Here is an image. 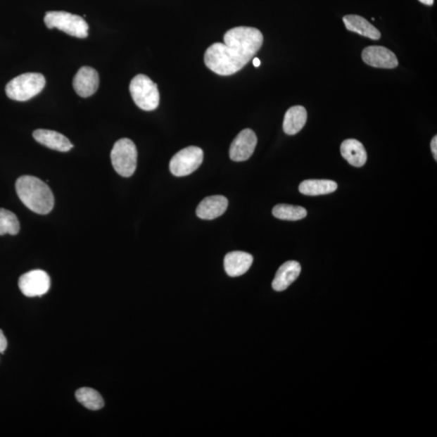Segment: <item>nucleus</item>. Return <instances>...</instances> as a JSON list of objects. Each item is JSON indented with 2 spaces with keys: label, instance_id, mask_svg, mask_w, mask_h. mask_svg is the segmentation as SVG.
<instances>
[{
  "label": "nucleus",
  "instance_id": "f257e3e1",
  "mask_svg": "<svg viewBox=\"0 0 437 437\" xmlns=\"http://www.w3.org/2000/svg\"><path fill=\"white\" fill-rule=\"evenodd\" d=\"M224 41L208 49L204 63L217 75H231L241 71L260 50L263 36L258 29L241 26L227 32Z\"/></svg>",
  "mask_w": 437,
  "mask_h": 437
},
{
  "label": "nucleus",
  "instance_id": "f03ea898",
  "mask_svg": "<svg viewBox=\"0 0 437 437\" xmlns=\"http://www.w3.org/2000/svg\"><path fill=\"white\" fill-rule=\"evenodd\" d=\"M18 196L27 208L37 214L50 213L55 205V197L44 182L36 177L23 176L15 182Z\"/></svg>",
  "mask_w": 437,
  "mask_h": 437
},
{
  "label": "nucleus",
  "instance_id": "7ed1b4c3",
  "mask_svg": "<svg viewBox=\"0 0 437 437\" xmlns=\"http://www.w3.org/2000/svg\"><path fill=\"white\" fill-rule=\"evenodd\" d=\"M45 85L44 75L40 73H25L10 80L5 91L10 99L26 101L39 94Z\"/></svg>",
  "mask_w": 437,
  "mask_h": 437
},
{
  "label": "nucleus",
  "instance_id": "20e7f679",
  "mask_svg": "<svg viewBox=\"0 0 437 437\" xmlns=\"http://www.w3.org/2000/svg\"><path fill=\"white\" fill-rule=\"evenodd\" d=\"M129 91L134 103L145 111H152L158 107L160 94L158 84L147 75L139 74L129 84Z\"/></svg>",
  "mask_w": 437,
  "mask_h": 437
},
{
  "label": "nucleus",
  "instance_id": "39448f33",
  "mask_svg": "<svg viewBox=\"0 0 437 437\" xmlns=\"http://www.w3.org/2000/svg\"><path fill=\"white\" fill-rule=\"evenodd\" d=\"M113 169L118 175L129 177L134 175L137 166V146L129 139L118 140L111 151Z\"/></svg>",
  "mask_w": 437,
  "mask_h": 437
},
{
  "label": "nucleus",
  "instance_id": "423d86ee",
  "mask_svg": "<svg viewBox=\"0 0 437 437\" xmlns=\"http://www.w3.org/2000/svg\"><path fill=\"white\" fill-rule=\"evenodd\" d=\"M49 29H58L70 36L85 39L89 35V25L84 18L66 12H48L44 18Z\"/></svg>",
  "mask_w": 437,
  "mask_h": 437
},
{
  "label": "nucleus",
  "instance_id": "0eeeda50",
  "mask_svg": "<svg viewBox=\"0 0 437 437\" xmlns=\"http://www.w3.org/2000/svg\"><path fill=\"white\" fill-rule=\"evenodd\" d=\"M203 160V151L196 146L183 148L170 160V169L172 175L185 177L199 168Z\"/></svg>",
  "mask_w": 437,
  "mask_h": 437
},
{
  "label": "nucleus",
  "instance_id": "6e6552de",
  "mask_svg": "<svg viewBox=\"0 0 437 437\" xmlns=\"http://www.w3.org/2000/svg\"><path fill=\"white\" fill-rule=\"evenodd\" d=\"M18 284L21 293L28 298H34L47 293L51 288V279L42 270H34L21 275Z\"/></svg>",
  "mask_w": 437,
  "mask_h": 437
},
{
  "label": "nucleus",
  "instance_id": "1a4fd4ad",
  "mask_svg": "<svg viewBox=\"0 0 437 437\" xmlns=\"http://www.w3.org/2000/svg\"><path fill=\"white\" fill-rule=\"evenodd\" d=\"M258 143L256 134L251 129H243L232 143L229 156L232 160L245 161L251 158Z\"/></svg>",
  "mask_w": 437,
  "mask_h": 437
},
{
  "label": "nucleus",
  "instance_id": "9d476101",
  "mask_svg": "<svg viewBox=\"0 0 437 437\" xmlns=\"http://www.w3.org/2000/svg\"><path fill=\"white\" fill-rule=\"evenodd\" d=\"M362 59L366 64L377 68L393 69L398 65L395 53L379 46L366 47L362 52Z\"/></svg>",
  "mask_w": 437,
  "mask_h": 437
},
{
  "label": "nucleus",
  "instance_id": "9b49d317",
  "mask_svg": "<svg viewBox=\"0 0 437 437\" xmlns=\"http://www.w3.org/2000/svg\"><path fill=\"white\" fill-rule=\"evenodd\" d=\"M99 75L94 68L83 67L75 75L73 87L80 96L89 97L99 89Z\"/></svg>",
  "mask_w": 437,
  "mask_h": 437
},
{
  "label": "nucleus",
  "instance_id": "f8f14e48",
  "mask_svg": "<svg viewBox=\"0 0 437 437\" xmlns=\"http://www.w3.org/2000/svg\"><path fill=\"white\" fill-rule=\"evenodd\" d=\"M253 261V256L250 253L242 251L230 252L224 257L225 272L231 277H241L249 271Z\"/></svg>",
  "mask_w": 437,
  "mask_h": 437
},
{
  "label": "nucleus",
  "instance_id": "ddd939ff",
  "mask_svg": "<svg viewBox=\"0 0 437 437\" xmlns=\"http://www.w3.org/2000/svg\"><path fill=\"white\" fill-rule=\"evenodd\" d=\"M32 136L37 142L58 152L66 153L73 148V144L66 137L51 129H36Z\"/></svg>",
  "mask_w": 437,
  "mask_h": 437
},
{
  "label": "nucleus",
  "instance_id": "4468645a",
  "mask_svg": "<svg viewBox=\"0 0 437 437\" xmlns=\"http://www.w3.org/2000/svg\"><path fill=\"white\" fill-rule=\"evenodd\" d=\"M229 206V201L224 196H213L205 198L198 204L197 217L202 220H214L222 215Z\"/></svg>",
  "mask_w": 437,
  "mask_h": 437
},
{
  "label": "nucleus",
  "instance_id": "2eb2a0df",
  "mask_svg": "<svg viewBox=\"0 0 437 437\" xmlns=\"http://www.w3.org/2000/svg\"><path fill=\"white\" fill-rule=\"evenodd\" d=\"M301 272L300 263L296 261H289L280 267L275 274L272 282V288L274 291H282L287 289L289 286L296 281Z\"/></svg>",
  "mask_w": 437,
  "mask_h": 437
},
{
  "label": "nucleus",
  "instance_id": "dca6fc26",
  "mask_svg": "<svg viewBox=\"0 0 437 437\" xmlns=\"http://www.w3.org/2000/svg\"><path fill=\"white\" fill-rule=\"evenodd\" d=\"M343 20L348 30L355 32L361 36L369 37V39L372 40L380 39V31L369 23L368 20L363 18L362 16L348 15L344 16Z\"/></svg>",
  "mask_w": 437,
  "mask_h": 437
},
{
  "label": "nucleus",
  "instance_id": "f3484780",
  "mask_svg": "<svg viewBox=\"0 0 437 437\" xmlns=\"http://www.w3.org/2000/svg\"><path fill=\"white\" fill-rule=\"evenodd\" d=\"M340 150H341L343 158L350 165L355 167H362L365 165L368 156H367L364 145L358 140L353 139L345 140L342 143Z\"/></svg>",
  "mask_w": 437,
  "mask_h": 437
},
{
  "label": "nucleus",
  "instance_id": "a211bd4d",
  "mask_svg": "<svg viewBox=\"0 0 437 437\" xmlns=\"http://www.w3.org/2000/svg\"><path fill=\"white\" fill-rule=\"evenodd\" d=\"M306 121L307 111L305 107L301 106L291 107L285 113L283 123L284 132L289 136H293L301 131Z\"/></svg>",
  "mask_w": 437,
  "mask_h": 437
},
{
  "label": "nucleus",
  "instance_id": "6ab92c4d",
  "mask_svg": "<svg viewBox=\"0 0 437 437\" xmlns=\"http://www.w3.org/2000/svg\"><path fill=\"white\" fill-rule=\"evenodd\" d=\"M337 189V183L331 180H305L301 182L299 186L300 192L309 196L331 194L336 191Z\"/></svg>",
  "mask_w": 437,
  "mask_h": 437
},
{
  "label": "nucleus",
  "instance_id": "aec40b11",
  "mask_svg": "<svg viewBox=\"0 0 437 437\" xmlns=\"http://www.w3.org/2000/svg\"><path fill=\"white\" fill-rule=\"evenodd\" d=\"M75 397L80 403L91 411H97L104 407V399L94 388L87 387L79 388L75 393Z\"/></svg>",
  "mask_w": 437,
  "mask_h": 437
},
{
  "label": "nucleus",
  "instance_id": "412c9836",
  "mask_svg": "<svg viewBox=\"0 0 437 437\" xmlns=\"http://www.w3.org/2000/svg\"><path fill=\"white\" fill-rule=\"evenodd\" d=\"M272 213L274 217L279 220L296 221L306 217L307 210L293 205L278 204L273 208Z\"/></svg>",
  "mask_w": 437,
  "mask_h": 437
},
{
  "label": "nucleus",
  "instance_id": "4be33fe9",
  "mask_svg": "<svg viewBox=\"0 0 437 437\" xmlns=\"http://www.w3.org/2000/svg\"><path fill=\"white\" fill-rule=\"evenodd\" d=\"M20 231V223L16 215L10 210L0 208V236L16 235Z\"/></svg>",
  "mask_w": 437,
  "mask_h": 437
},
{
  "label": "nucleus",
  "instance_id": "5701e85b",
  "mask_svg": "<svg viewBox=\"0 0 437 437\" xmlns=\"http://www.w3.org/2000/svg\"><path fill=\"white\" fill-rule=\"evenodd\" d=\"M8 346V342L6 338L1 330H0V353H4Z\"/></svg>",
  "mask_w": 437,
  "mask_h": 437
},
{
  "label": "nucleus",
  "instance_id": "b1692460",
  "mask_svg": "<svg viewBox=\"0 0 437 437\" xmlns=\"http://www.w3.org/2000/svg\"><path fill=\"white\" fill-rule=\"evenodd\" d=\"M431 152L433 153V156L435 160H437V137H434L433 140L431 142Z\"/></svg>",
  "mask_w": 437,
  "mask_h": 437
},
{
  "label": "nucleus",
  "instance_id": "393cba45",
  "mask_svg": "<svg viewBox=\"0 0 437 437\" xmlns=\"http://www.w3.org/2000/svg\"><path fill=\"white\" fill-rule=\"evenodd\" d=\"M419 1L429 6H431L434 3V0H419Z\"/></svg>",
  "mask_w": 437,
  "mask_h": 437
},
{
  "label": "nucleus",
  "instance_id": "a878e982",
  "mask_svg": "<svg viewBox=\"0 0 437 437\" xmlns=\"http://www.w3.org/2000/svg\"><path fill=\"white\" fill-rule=\"evenodd\" d=\"M253 66H255V68H258L261 65L260 59H259L258 58H253Z\"/></svg>",
  "mask_w": 437,
  "mask_h": 437
}]
</instances>
